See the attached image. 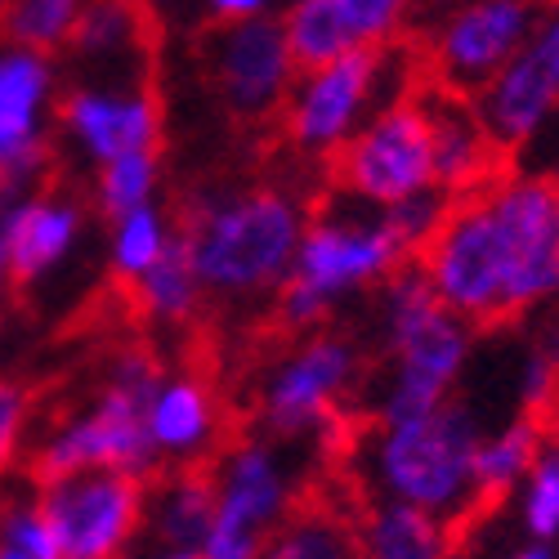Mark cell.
<instances>
[{"mask_svg": "<svg viewBox=\"0 0 559 559\" xmlns=\"http://www.w3.org/2000/svg\"><path fill=\"white\" fill-rule=\"evenodd\" d=\"M439 300L475 328H497L559 300V175L501 166L452 198L416 255Z\"/></svg>", "mask_w": 559, "mask_h": 559, "instance_id": "cell-1", "label": "cell"}, {"mask_svg": "<svg viewBox=\"0 0 559 559\" xmlns=\"http://www.w3.org/2000/svg\"><path fill=\"white\" fill-rule=\"evenodd\" d=\"M309 219V202L283 183H238L202 189L183 202L179 233L219 305H273L292 277V260Z\"/></svg>", "mask_w": 559, "mask_h": 559, "instance_id": "cell-2", "label": "cell"}, {"mask_svg": "<svg viewBox=\"0 0 559 559\" xmlns=\"http://www.w3.org/2000/svg\"><path fill=\"white\" fill-rule=\"evenodd\" d=\"M479 435L475 412L456 399L403 421H367L354 443L358 497L407 501L461 528L484 510L475 484Z\"/></svg>", "mask_w": 559, "mask_h": 559, "instance_id": "cell-3", "label": "cell"}, {"mask_svg": "<svg viewBox=\"0 0 559 559\" xmlns=\"http://www.w3.org/2000/svg\"><path fill=\"white\" fill-rule=\"evenodd\" d=\"M412 260V247L385 211L332 189L322 206H309L292 277L273 296V322L292 336L328 328L349 296L377 292Z\"/></svg>", "mask_w": 559, "mask_h": 559, "instance_id": "cell-4", "label": "cell"}, {"mask_svg": "<svg viewBox=\"0 0 559 559\" xmlns=\"http://www.w3.org/2000/svg\"><path fill=\"white\" fill-rule=\"evenodd\" d=\"M377 336L385 367L371 385L367 421H403L448 403L475 354V322L439 300L416 260L377 287Z\"/></svg>", "mask_w": 559, "mask_h": 559, "instance_id": "cell-5", "label": "cell"}, {"mask_svg": "<svg viewBox=\"0 0 559 559\" xmlns=\"http://www.w3.org/2000/svg\"><path fill=\"white\" fill-rule=\"evenodd\" d=\"M367 381L362 345L341 328H318L287 341L260 371L251 390L255 430L300 443H328Z\"/></svg>", "mask_w": 559, "mask_h": 559, "instance_id": "cell-6", "label": "cell"}, {"mask_svg": "<svg viewBox=\"0 0 559 559\" xmlns=\"http://www.w3.org/2000/svg\"><path fill=\"white\" fill-rule=\"evenodd\" d=\"M416 76H421V63L407 45H362L318 68H300L277 121L300 157L332 162L354 139V130L385 99L412 90Z\"/></svg>", "mask_w": 559, "mask_h": 559, "instance_id": "cell-7", "label": "cell"}, {"mask_svg": "<svg viewBox=\"0 0 559 559\" xmlns=\"http://www.w3.org/2000/svg\"><path fill=\"white\" fill-rule=\"evenodd\" d=\"M206 465L215 479V520L198 559H260L269 533L305 497L292 443L242 430L228 435Z\"/></svg>", "mask_w": 559, "mask_h": 559, "instance_id": "cell-8", "label": "cell"}, {"mask_svg": "<svg viewBox=\"0 0 559 559\" xmlns=\"http://www.w3.org/2000/svg\"><path fill=\"white\" fill-rule=\"evenodd\" d=\"M328 166H332L336 193L377 211L439 193L426 85L416 81L403 95L385 99Z\"/></svg>", "mask_w": 559, "mask_h": 559, "instance_id": "cell-9", "label": "cell"}, {"mask_svg": "<svg viewBox=\"0 0 559 559\" xmlns=\"http://www.w3.org/2000/svg\"><path fill=\"white\" fill-rule=\"evenodd\" d=\"M148 399H139L112 381H99L76 412L55 416L45 430L32 435L23 456V479L50 484L76 471H126L139 479H153L162 465L144 426Z\"/></svg>", "mask_w": 559, "mask_h": 559, "instance_id": "cell-10", "label": "cell"}, {"mask_svg": "<svg viewBox=\"0 0 559 559\" xmlns=\"http://www.w3.org/2000/svg\"><path fill=\"white\" fill-rule=\"evenodd\" d=\"M542 0H456L448 5L416 50L426 85L475 99L528 40Z\"/></svg>", "mask_w": 559, "mask_h": 559, "instance_id": "cell-11", "label": "cell"}, {"mask_svg": "<svg viewBox=\"0 0 559 559\" xmlns=\"http://www.w3.org/2000/svg\"><path fill=\"white\" fill-rule=\"evenodd\" d=\"M63 559H121L144 537L148 479L126 471H76L36 484Z\"/></svg>", "mask_w": 559, "mask_h": 559, "instance_id": "cell-12", "label": "cell"}, {"mask_svg": "<svg viewBox=\"0 0 559 559\" xmlns=\"http://www.w3.org/2000/svg\"><path fill=\"white\" fill-rule=\"evenodd\" d=\"M479 121L501 153H524L559 121V0L542 5L528 40L475 95Z\"/></svg>", "mask_w": 559, "mask_h": 559, "instance_id": "cell-13", "label": "cell"}, {"mask_svg": "<svg viewBox=\"0 0 559 559\" xmlns=\"http://www.w3.org/2000/svg\"><path fill=\"white\" fill-rule=\"evenodd\" d=\"M55 55L0 40V193L40 189L55 139Z\"/></svg>", "mask_w": 559, "mask_h": 559, "instance_id": "cell-14", "label": "cell"}, {"mask_svg": "<svg viewBox=\"0 0 559 559\" xmlns=\"http://www.w3.org/2000/svg\"><path fill=\"white\" fill-rule=\"evenodd\" d=\"M206 72L233 117L269 121L283 112L300 63L277 14H260L247 23H215V32L206 36Z\"/></svg>", "mask_w": 559, "mask_h": 559, "instance_id": "cell-15", "label": "cell"}, {"mask_svg": "<svg viewBox=\"0 0 559 559\" xmlns=\"http://www.w3.org/2000/svg\"><path fill=\"white\" fill-rule=\"evenodd\" d=\"M55 126L90 170L121 153L162 148V104L148 85H76L59 99Z\"/></svg>", "mask_w": 559, "mask_h": 559, "instance_id": "cell-16", "label": "cell"}, {"mask_svg": "<svg viewBox=\"0 0 559 559\" xmlns=\"http://www.w3.org/2000/svg\"><path fill=\"white\" fill-rule=\"evenodd\" d=\"M144 426L157 465H206L228 439V407L211 385V377L179 367L157 381L144 407Z\"/></svg>", "mask_w": 559, "mask_h": 559, "instance_id": "cell-17", "label": "cell"}, {"mask_svg": "<svg viewBox=\"0 0 559 559\" xmlns=\"http://www.w3.org/2000/svg\"><path fill=\"white\" fill-rule=\"evenodd\" d=\"M85 233V206L59 189H27L0 206V251L10 260L14 287H36L76 251Z\"/></svg>", "mask_w": 559, "mask_h": 559, "instance_id": "cell-18", "label": "cell"}, {"mask_svg": "<svg viewBox=\"0 0 559 559\" xmlns=\"http://www.w3.org/2000/svg\"><path fill=\"white\" fill-rule=\"evenodd\" d=\"M426 104H430L435 183H439V193L452 202V198H465V193L484 189V183L501 170L506 153L492 144L488 126L479 121L475 99L448 95V90H439V85H426Z\"/></svg>", "mask_w": 559, "mask_h": 559, "instance_id": "cell-19", "label": "cell"}, {"mask_svg": "<svg viewBox=\"0 0 559 559\" xmlns=\"http://www.w3.org/2000/svg\"><path fill=\"white\" fill-rule=\"evenodd\" d=\"M215 520V479L211 465H162L148 479L144 501V542L198 555Z\"/></svg>", "mask_w": 559, "mask_h": 559, "instance_id": "cell-20", "label": "cell"}, {"mask_svg": "<svg viewBox=\"0 0 559 559\" xmlns=\"http://www.w3.org/2000/svg\"><path fill=\"white\" fill-rule=\"evenodd\" d=\"M358 555L362 559H456V524L390 497H358Z\"/></svg>", "mask_w": 559, "mask_h": 559, "instance_id": "cell-21", "label": "cell"}, {"mask_svg": "<svg viewBox=\"0 0 559 559\" xmlns=\"http://www.w3.org/2000/svg\"><path fill=\"white\" fill-rule=\"evenodd\" d=\"M260 559H362L354 510L305 492L287 510V520L269 533Z\"/></svg>", "mask_w": 559, "mask_h": 559, "instance_id": "cell-22", "label": "cell"}, {"mask_svg": "<svg viewBox=\"0 0 559 559\" xmlns=\"http://www.w3.org/2000/svg\"><path fill=\"white\" fill-rule=\"evenodd\" d=\"M130 305L139 318H148L153 328H183V322H193L206 305V287L193 269V255L183 247V233H175V242L166 247V255L144 269L126 287Z\"/></svg>", "mask_w": 559, "mask_h": 559, "instance_id": "cell-23", "label": "cell"}, {"mask_svg": "<svg viewBox=\"0 0 559 559\" xmlns=\"http://www.w3.org/2000/svg\"><path fill=\"white\" fill-rule=\"evenodd\" d=\"M546 439H550L546 416H528V412H515L497 430H484L479 435V448H475L479 501L484 506H497L506 497H515V488L533 471V461L546 448Z\"/></svg>", "mask_w": 559, "mask_h": 559, "instance_id": "cell-24", "label": "cell"}, {"mask_svg": "<svg viewBox=\"0 0 559 559\" xmlns=\"http://www.w3.org/2000/svg\"><path fill=\"white\" fill-rule=\"evenodd\" d=\"M108 224H112V233H108V273H112L117 287H130L139 273L153 269L166 255V247L175 242V233H179L157 202L139 206V211H126V215H117Z\"/></svg>", "mask_w": 559, "mask_h": 559, "instance_id": "cell-25", "label": "cell"}, {"mask_svg": "<svg viewBox=\"0 0 559 559\" xmlns=\"http://www.w3.org/2000/svg\"><path fill=\"white\" fill-rule=\"evenodd\" d=\"M81 14L85 0H10L0 14V40L40 55H63L76 36Z\"/></svg>", "mask_w": 559, "mask_h": 559, "instance_id": "cell-26", "label": "cell"}, {"mask_svg": "<svg viewBox=\"0 0 559 559\" xmlns=\"http://www.w3.org/2000/svg\"><path fill=\"white\" fill-rule=\"evenodd\" d=\"M277 23H283L287 45L300 68H318L328 59L358 50L341 10H336V0H292L287 14H277Z\"/></svg>", "mask_w": 559, "mask_h": 559, "instance_id": "cell-27", "label": "cell"}, {"mask_svg": "<svg viewBox=\"0 0 559 559\" xmlns=\"http://www.w3.org/2000/svg\"><path fill=\"white\" fill-rule=\"evenodd\" d=\"M162 189V157L157 153H121L104 166H95V183H90V202L104 219H117L126 211H139L157 202Z\"/></svg>", "mask_w": 559, "mask_h": 559, "instance_id": "cell-28", "label": "cell"}, {"mask_svg": "<svg viewBox=\"0 0 559 559\" xmlns=\"http://www.w3.org/2000/svg\"><path fill=\"white\" fill-rule=\"evenodd\" d=\"M144 36V5L139 0H85V14L68 50L81 59H112L130 55Z\"/></svg>", "mask_w": 559, "mask_h": 559, "instance_id": "cell-29", "label": "cell"}, {"mask_svg": "<svg viewBox=\"0 0 559 559\" xmlns=\"http://www.w3.org/2000/svg\"><path fill=\"white\" fill-rule=\"evenodd\" d=\"M515 506L524 537L559 546V435H550L546 448L537 452L533 471L515 488Z\"/></svg>", "mask_w": 559, "mask_h": 559, "instance_id": "cell-30", "label": "cell"}, {"mask_svg": "<svg viewBox=\"0 0 559 559\" xmlns=\"http://www.w3.org/2000/svg\"><path fill=\"white\" fill-rule=\"evenodd\" d=\"M36 435V399L19 377L0 371V488H5L19 471L27 443Z\"/></svg>", "mask_w": 559, "mask_h": 559, "instance_id": "cell-31", "label": "cell"}, {"mask_svg": "<svg viewBox=\"0 0 559 559\" xmlns=\"http://www.w3.org/2000/svg\"><path fill=\"white\" fill-rule=\"evenodd\" d=\"M515 399L520 412L528 416H555L559 407V328H550L520 362L515 377Z\"/></svg>", "mask_w": 559, "mask_h": 559, "instance_id": "cell-32", "label": "cell"}, {"mask_svg": "<svg viewBox=\"0 0 559 559\" xmlns=\"http://www.w3.org/2000/svg\"><path fill=\"white\" fill-rule=\"evenodd\" d=\"M273 10V0H206L211 23H247Z\"/></svg>", "mask_w": 559, "mask_h": 559, "instance_id": "cell-33", "label": "cell"}, {"mask_svg": "<svg viewBox=\"0 0 559 559\" xmlns=\"http://www.w3.org/2000/svg\"><path fill=\"white\" fill-rule=\"evenodd\" d=\"M121 559H198V555H189V550H170V546H153V542H144V550H130V555H121Z\"/></svg>", "mask_w": 559, "mask_h": 559, "instance_id": "cell-34", "label": "cell"}, {"mask_svg": "<svg viewBox=\"0 0 559 559\" xmlns=\"http://www.w3.org/2000/svg\"><path fill=\"white\" fill-rule=\"evenodd\" d=\"M510 559H559V546H550V542H524L520 550H510Z\"/></svg>", "mask_w": 559, "mask_h": 559, "instance_id": "cell-35", "label": "cell"}, {"mask_svg": "<svg viewBox=\"0 0 559 559\" xmlns=\"http://www.w3.org/2000/svg\"><path fill=\"white\" fill-rule=\"evenodd\" d=\"M10 292H14V277H10V260H5V251H0V313H5V305H10Z\"/></svg>", "mask_w": 559, "mask_h": 559, "instance_id": "cell-36", "label": "cell"}, {"mask_svg": "<svg viewBox=\"0 0 559 559\" xmlns=\"http://www.w3.org/2000/svg\"><path fill=\"white\" fill-rule=\"evenodd\" d=\"M0 559H45V555H36V550H27V546H10V542H0Z\"/></svg>", "mask_w": 559, "mask_h": 559, "instance_id": "cell-37", "label": "cell"}, {"mask_svg": "<svg viewBox=\"0 0 559 559\" xmlns=\"http://www.w3.org/2000/svg\"><path fill=\"white\" fill-rule=\"evenodd\" d=\"M139 5H175V0H139Z\"/></svg>", "mask_w": 559, "mask_h": 559, "instance_id": "cell-38", "label": "cell"}, {"mask_svg": "<svg viewBox=\"0 0 559 559\" xmlns=\"http://www.w3.org/2000/svg\"><path fill=\"white\" fill-rule=\"evenodd\" d=\"M5 5H10V0H0V14H5Z\"/></svg>", "mask_w": 559, "mask_h": 559, "instance_id": "cell-39", "label": "cell"}, {"mask_svg": "<svg viewBox=\"0 0 559 559\" xmlns=\"http://www.w3.org/2000/svg\"><path fill=\"white\" fill-rule=\"evenodd\" d=\"M5 202H10V198H5V193H0V206H5Z\"/></svg>", "mask_w": 559, "mask_h": 559, "instance_id": "cell-40", "label": "cell"}, {"mask_svg": "<svg viewBox=\"0 0 559 559\" xmlns=\"http://www.w3.org/2000/svg\"><path fill=\"white\" fill-rule=\"evenodd\" d=\"M555 421H559V407H555Z\"/></svg>", "mask_w": 559, "mask_h": 559, "instance_id": "cell-41", "label": "cell"}, {"mask_svg": "<svg viewBox=\"0 0 559 559\" xmlns=\"http://www.w3.org/2000/svg\"><path fill=\"white\" fill-rule=\"evenodd\" d=\"M555 175H559V170H555Z\"/></svg>", "mask_w": 559, "mask_h": 559, "instance_id": "cell-42", "label": "cell"}]
</instances>
